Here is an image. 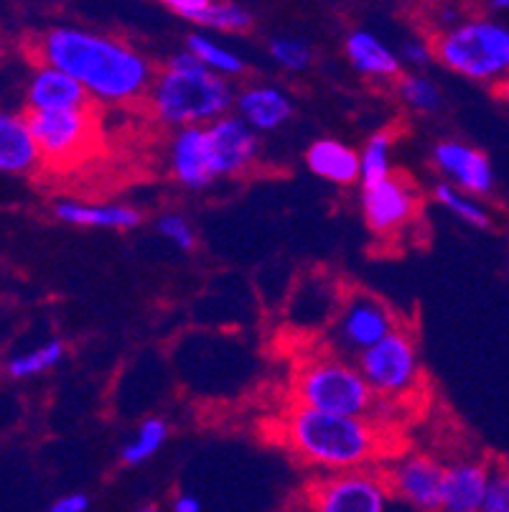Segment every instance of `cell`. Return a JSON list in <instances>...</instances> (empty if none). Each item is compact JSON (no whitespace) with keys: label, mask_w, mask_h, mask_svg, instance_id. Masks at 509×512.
Wrapping results in <instances>:
<instances>
[{"label":"cell","mask_w":509,"mask_h":512,"mask_svg":"<svg viewBox=\"0 0 509 512\" xmlns=\"http://www.w3.org/2000/svg\"><path fill=\"white\" fill-rule=\"evenodd\" d=\"M41 64L72 74L95 102L133 105L146 100L156 67L143 51L118 36L97 34L77 26H56L36 41Z\"/></svg>","instance_id":"cell-1"},{"label":"cell","mask_w":509,"mask_h":512,"mask_svg":"<svg viewBox=\"0 0 509 512\" xmlns=\"http://www.w3.org/2000/svg\"><path fill=\"white\" fill-rule=\"evenodd\" d=\"M280 441L301 462L326 472L372 467L382 446L370 416H342L298 403L280 423Z\"/></svg>","instance_id":"cell-2"},{"label":"cell","mask_w":509,"mask_h":512,"mask_svg":"<svg viewBox=\"0 0 509 512\" xmlns=\"http://www.w3.org/2000/svg\"><path fill=\"white\" fill-rule=\"evenodd\" d=\"M235 95L230 79L204 67L184 46V51L171 54L158 69L146 100L153 118L176 130L186 125H209L232 113Z\"/></svg>","instance_id":"cell-3"},{"label":"cell","mask_w":509,"mask_h":512,"mask_svg":"<svg viewBox=\"0 0 509 512\" xmlns=\"http://www.w3.org/2000/svg\"><path fill=\"white\" fill-rule=\"evenodd\" d=\"M436 62L471 82H499L509 74V26L469 16L433 34Z\"/></svg>","instance_id":"cell-4"},{"label":"cell","mask_w":509,"mask_h":512,"mask_svg":"<svg viewBox=\"0 0 509 512\" xmlns=\"http://www.w3.org/2000/svg\"><path fill=\"white\" fill-rule=\"evenodd\" d=\"M293 400L298 406L342 416H372L377 393L359 365L344 357H314L303 362L293 377Z\"/></svg>","instance_id":"cell-5"},{"label":"cell","mask_w":509,"mask_h":512,"mask_svg":"<svg viewBox=\"0 0 509 512\" xmlns=\"http://www.w3.org/2000/svg\"><path fill=\"white\" fill-rule=\"evenodd\" d=\"M357 365L367 383L380 398L398 400L418 390L423 380L418 342L408 329H392L385 339L364 349L357 357Z\"/></svg>","instance_id":"cell-6"},{"label":"cell","mask_w":509,"mask_h":512,"mask_svg":"<svg viewBox=\"0 0 509 512\" xmlns=\"http://www.w3.org/2000/svg\"><path fill=\"white\" fill-rule=\"evenodd\" d=\"M392 492L372 467L329 472L306 487L303 507L316 512H385Z\"/></svg>","instance_id":"cell-7"},{"label":"cell","mask_w":509,"mask_h":512,"mask_svg":"<svg viewBox=\"0 0 509 512\" xmlns=\"http://www.w3.org/2000/svg\"><path fill=\"white\" fill-rule=\"evenodd\" d=\"M31 133L41 148L46 166H74L92 151L97 138L95 110H28Z\"/></svg>","instance_id":"cell-8"},{"label":"cell","mask_w":509,"mask_h":512,"mask_svg":"<svg viewBox=\"0 0 509 512\" xmlns=\"http://www.w3.org/2000/svg\"><path fill=\"white\" fill-rule=\"evenodd\" d=\"M398 327V316L385 301L367 291H354L339 304L329 342L339 355L359 357L364 349H370Z\"/></svg>","instance_id":"cell-9"},{"label":"cell","mask_w":509,"mask_h":512,"mask_svg":"<svg viewBox=\"0 0 509 512\" xmlns=\"http://www.w3.org/2000/svg\"><path fill=\"white\" fill-rule=\"evenodd\" d=\"M420 212V194L408 179L390 174L377 184L362 186L364 222L375 235H395L405 230Z\"/></svg>","instance_id":"cell-10"},{"label":"cell","mask_w":509,"mask_h":512,"mask_svg":"<svg viewBox=\"0 0 509 512\" xmlns=\"http://www.w3.org/2000/svg\"><path fill=\"white\" fill-rule=\"evenodd\" d=\"M168 171L184 189L202 192L219 181L217 153H214L209 125H186L176 128L168 143Z\"/></svg>","instance_id":"cell-11"},{"label":"cell","mask_w":509,"mask_h":512,"mask_svg":"<svg viewBox=\"0 0 509 512\" xmlns=\"http://www.w3.org/2000/svg\"><path fill=\"white\" fill-rule=\"evenodd\" d=\"M443 474L446 467L428 454H410L398 459L385 472L392 500H400L410 510L436 512L441 510Z\"/></svg>","instance_id":"cell-12"},{"label":"cell","mask_w":509,"mask_h":512,"mask_svg":"<svg viewBox=\"0 0 509 512\" xmlns=\"http://www.w3.org/2000/svg\"><path fill=\"white\" fill-rule=\"evenodd\" d=\"M433 169L441 174L443 181L459 186L461 192L474 197H489L494 192V169L487 153L461 141H441L433 146L431 153Z\"/></svg>","instance_id":"cell-13"},{"label":"cell","mask_w":509,"mask_h":512,"mask_svg":"<svg viewBox=\"0 0 509 512\" xmlns=\"http://www.w3.org/2000/svg\"><path fill=\"white\" fill-rule=\"evenodd\" d=\"M209 136H212L214 153H217V166L222 179L242 176L258 164L260 158V133L245 123L240 115L232 113L209 123Z\"/></svg>","instance_id":"cell-14"},{"label":"cell","mask_w":509,"mask_h":512,"mask_svg":"<svg viewBox=\"0 0 509 512\" xmlns=\"http://www.w3.org/2000/svg\"><path fill=\"white\" fill-rule=\"evenodd\" d=\"M250 128L258 133H273L296 115L291 95L275 85H247L235 95L232 107Z\"/></svg>","instance_id":"cell-15"},{"label":"cell","mask_w":509,"mask_h":512,"mask_svg":"<svg viewBox=\"0 0 509 512\" xmlns=\"http://www.w3.org/2000/svg\"><path fill=\"white\" fill-rule=\"evenodd\" d=\"M26 105L28 110H82L92 105V95L72 74L41 64L28 82Z\"/></svg>","instance_id":"cell-16"},{"label":"cell","mask_w":509,"mask_h":512,"mask_svg":"<svg viewBox=\"0 0 509 512\" xmlns=\"http://www.w3.org/2000/svg\"><path fill=\"white\" fill-rule=\"evenodd\" d=\"M344 57L359 77L370 82H395L403 74V59L380 36L357 29L344 39Z\"/></svg>","instance_id":"cell-17"},{"label":"cell","mask_w":509,"mask_h":512,"mask_svg":"<svg viewBox=\"0 0 509 512\" xmlns=\"http://www.w3.org/2000/svg\"><path fill=\"white\" fill-rule=\"evenodd\" d=\"M492 464L456 462L443 474V512H482Z\"/></svg>","instance_id":"cell-18"},{"label":"cell","mask_w":509,"mask_h":512,"mask_svg":"<svg viewBox=\"0 0 509 512\" xmlns=\"http://www.w3.org/2000/svg\"><path fill=\"white\" fill-rule=\"evenodd\" d=\"M44 164L26 115H11L0 110V171L3 174H31Z\"/></svg>","instance_id":"cell-19"},{"label":"cell","mask_w":509,"mask_h":512,"mask_svg":"<svg viewBox=\"0 0 509 512\" xmlns=\"http://www.w3.org/2000/svg\"><path fill=\"white\" fill-rule=\"evenodd\" d=\"M56 220L74 227H97V230L128 232L143 222V212L128 204H84L74 199L54 204Z\"/></svg>","instance_id":"cell-20"},{"label":"cell","mask_w":509,"mask_h":512,"mask_svg":"<svg viewBox=\"0 0 509 512\" xmlns=\"http://www.w3.org/2000/svg\"><path fill=\"white\" fill-rule=\"evenodd\" d=\"M306 164L311 174L334 186H352L359 181V151L336 138H319L311 143Z\"/></svg>","instance_id":"cell-21"},{"label":"cell","mask_w":509,"mask_h":512,"mask_svg":"<svg viewBox=\"0 0 509 512\" xmlns=\"http://www.w3.org/2000/svg\"><path fill=\"white\" fill-rule=\"evenodd\" d=\"M186 49H189L204 67H209L212 72L222 74V77L227 79L242 77L247 69L245 59H242L237 51L227 49V46L219 44L212 36L202 34V31H194V34L186 36Z\"/></svg>","instance_id":"cell-22"},{"label":"cell","mask_w":509,"mask_h":512,"mask_svg":"<svg viewBox=\"0 0 509 512\" xmlns=\"http://www.w3.org/2000/svg\"><path fill=\"white\" fill-rule=\"evenodd\" d=\"M433 199L441 204L443 209L454 214L456 220L466 222V225L476 227V230H489L492 227V214L482 202H476L474 194L461 192L459 186L448 184V181H438L433 186Z\"/></svg>","instance_id":"cell-23"},{"label":"cell","mask_w":509,"mask_h":512,"mask_svg":"<svg viewBox=\"0 0 509 512\" xmlns=\"http://www.w3.org/2000/svg\"><path fill=\"white\" fill-rule=\"evenodd\" d=\"M168 434H171V431H168V423L163 421V418H146V421L138 426L133 439L120 449V462L128 464V467L146 464L148 459H153V456L166 446Z\"/></svg>","instance_id":"cell-24"},{"label":"cell","mask_w":509,"mask_h":512,"mask_svg":"<svg viewBox=\"0 0 509 512\" xmlns=\"http://www.w3.org/2000/svg\"><path fill=\"white\" fill-rule=\"evenodd\" d=\"M392 146H395L392 130H380L364 143L359 151V184H377L392 174Z\"/></svg>","instance_id":"cell-25"},{"label":"cell","mask_w":509,"mask_h":512,"mask_svg":"<svg viewBox=\"0 0 509 512\" xmlns=\"http://www.w3.org/2000/svg\"><path fill=\"white\" fill-rule=\"evenodd\" d=\"M395 90H398V97L403 100V105L410 107L413 113L433 115L443 105L441 90H438L436 82L428 79L426 74H400L395 79Z\"/></svg>","instance_id":"cell-26"},{"label":"cell","mask_w":509,"mask_h":512,"mask_svg":"<svg viewBox=\"0 0 509 512\" xmlns=\"http://www.w3.org/2000/svg\"><path fill=\"white\" fill-rule=\"evenodd\" d=\"M196 26L214 29L219 34H247L255 26V16L237 0H214Z\"/></svg>","instance_id":"cell-27"},{"label":"cell","mask_w":509,"mask_h":512,"mask_svg":"<svg viewBox=\"0 0 509 512\" xmlns=\"http://www.w3.org/2000/svg\"><path fill=\"white\" fill-rule=\"evenodd\" d=\"M64 355H67V344L62 339H51V342L41 344V347L28 349L23 355L13 357L6 370L16 380H23V377H34L41 375V372L54 370L64 360Z\"/></svg>","instance_id":"cell-28"},{"label":"cell","mask_w":509,"mask_h":512,"mask_svg":"<svg viewBox=\"0 0 509 512\" xmlns=\"http://www.w3.org/2000/svg\"><path fill=\"white\" fill-rule=\"evenodd\" d=\"M268 54L286 72H306L311 62H314L311 46L303 39H296V36H273L268 41Z\"/></svg>","instance_id":"cell-29"},{"label":"cell","mask_w":509,"mask_h":512,"mask_svg":"<svg viewBox=\"0 0 509 512\" xmlns=\"http://www.w3.org/2000/svg\"><path fill=\"white\" fill-rule=\"evenodd\" d=\"M156 230L163 240L171 242V245H174L176 250H181V253H191V250L196 248V232L184 214L179 212L161 214V217L156 220Z\"/></svg>","instance_id":"cell-30"},{"label":"cell","mask_w":509,"mask_h":512,"mask_svg":"<svg viewBox=\"0 0 509 512\" xmlns=\"http://www.w3.org/2000/svg\"><path fill=\"white\" fill-rule=\"evenodd\" d=\"M482 512H509V464H492Z\"/></svg>","instance_id":"cell-31"},{"label":"cell","mask_w":509,"mask_h":512,"mask_svg":"<svg viewBox=\"0 0 509 512\" xmlns=\"http://www.w3.org/2000/svg\"><path fill=\"white\" fill-rule=\"evenodd\" d=\"M400 59L403 64L413 69H426L428 64L436 62V51H433L431 39H405L403 46H400Z\"/></svg>","instance_id":"cell-32"},{"label":"cell","mask_w":509,"mask_h":512,"mask_svg":"<svg viewBox=\"0 0 509 512\" xmlns=\"http://www.w3.org/2000/svg\"><path fill=\"white\" fill-rule=\"evenodd\" d=\"M158 3L179 18H184V21L199 23V18L204 16V11L212 6L214 0H158Z\"/></svg>","instance_id":"cell-33"},{"label":"cell","mask_w":509,"mask_h":512,"mask_svg":"<svg viewBox=\"0 0 509 512\" xmlns=\"http://www.w3.org/2000/svg\"><path fill=\"white\" fill-rule=\"evenodd\" d=\"M51 512H87L90 510V497L84 492H72V495H64L49 507Z\"/></svg>","instance_id":"cell-34"},{"label":"cell","mask_w":509,"mask_h":512,"mask_svg":"<svg viewBox=\"0 0 509 512\" xmlns=\"http://www.w3.org/2000/svg\"><path fill=\"white\" fill-rule=\"evenodd\" d=\"M171 510L174 512H199L202 510V500L196 495H189V492H181V495L174 497L171 502Z\"/></svg>","instance_id":"cell-35"},{"label":"cell","mask_w":509,"mask_h":512,"mask_svg":"<svg viewBox=\"0 0 509 512\" xmlns=\"http://www.w3.org/2000/svg\"><path fill=\"white\" fill-rule=\"evenodd\" d=\"M494 95H497L499 100L507 102V105H509V74H507V77L499 79V82H494Z\"/></svg>","instance_id":"cell-36"},{"label":"cell","mask_w":509,"mask_h":512,"mask_svg":"<svg viewBox=\"0 0 509 512\" xmlns=\"http://www.w3.org/2000/svg\"><path fill=\"white\" fill-rule=\"evenodd\" d=\"M487 8L492 13H507L509 11V0H487Z\"/></svg>","instance_id":"cell-37"}]
</instances>
